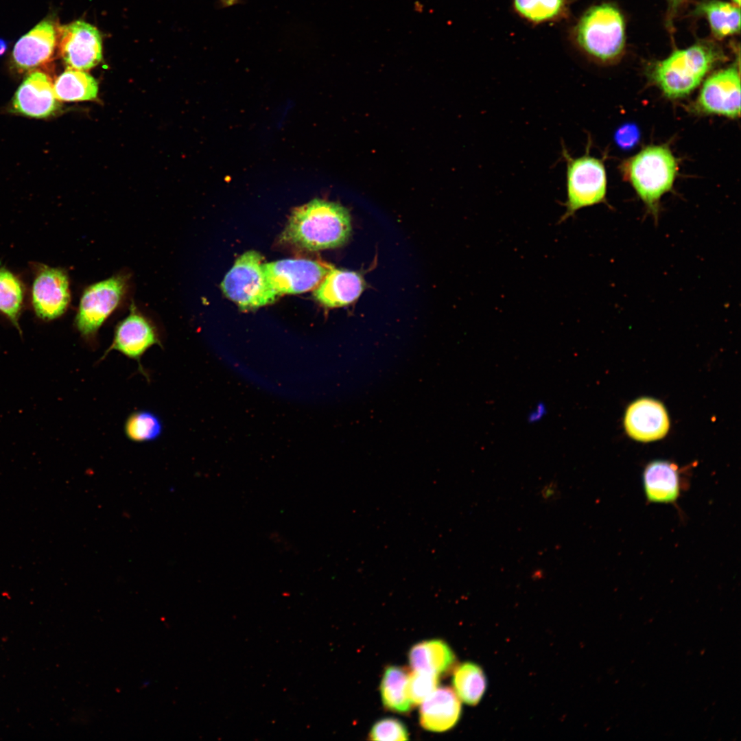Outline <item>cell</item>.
Masks as SVG:
<instances>
[{
    "label": "cell",
    "instance_id": "cell-10",
    "mask_svg": "<svg viewBox=\"0 0 741 741\" xmlns=\"http://www.w3.org/2000/svg\"><path fill=\"white\" fill-rule=\"evenodd\" d=\"M61 56L69 68L89 70L102 60V39L98 30L84 21H77L59 30Z\"/></svg>",
    "mask_w": 741,
    "mask_h": 741
},
{
    "label": "cell",
    "instance_id": "cell-36",
    "mask_svg": "<svg viewBox=\"0 0 741 741\" xmlns=\"http://www.w3.org/2000/svg\"><path fill=\"white\" fill-rule=\"evenodd\" d=\"M672 1H679V0H672Z\"/></svg>",
    "mask_w": 741,
    "mask_h": 741
},
{
    "label": "cell",
    "instance_id": "cell-16",
    "mask_svg": "<svg viewBox=\"0 0 741 741\" xmlns=\"http://www.w3.org/2000/svg\"><path fill=\"white\" fill-rule=\"evenodd\" d=\"M420 705V724L428 731H447L453 728L460 718V698L448 687H437Z\"/></svg>",
    "mask_w": 741,
    "mask_h": 741
},
{
    "label": "cell",
    "instance_id": "cell-6",
    "mask_svg": "<svg viewBox=\"0 0 741 741\" xmlns=\"http://www.w3.org/2000/svg\"><path fill=\"white\" fill-rule=\"evenodd\" d=\"M262 259L256 251L244 252L235 261L221 283L224 295L242 311L270 304L277 297L266 280Z\"/></svg>",
    "mask_w": 741,
    "mask_h": 741
},
{
    "label": "cell",
    "instance_id": "cell-25",
    "mask_svg": "<svg viewBox=\"0 0 741 741\" xmlns=\"http://www.w3.org/2000/svg\"><path fill=\"white\" fill-rule=\"evenodd\" d=\"M569 0H513L516 12L533 23L552 21L563 16Z\"/></svg>",
    "mask_w": 741,
    "mask_h": 741
},
{
    "label": "cell",
    "instance_id": "cell-2",
    "mask_svg": "<svg viewBox=\"0 0 741 741\" xmlns=\"http://www.w3.org/2000/svg\"><path fill=\"white\" fill-rule=\"evenodd\" d=\"M621 172L657 223L661 199L672 189L678 172L677 161L670 150L665 145L647 146L626 160Z\"/></svg>",
    "mask_w": 741,
    "mask_h": 741
},
{
    "label": "cell",
    "instance_id": "cell-11",
    "mask_svg": "<svg viewBox=\"0 0 741 741\" xmlns=\"http://www.w3.org/2000/svg\"><path fill=\"white\" fill-rule=\"evenodd\" d=\"M32 302L40 318L49 320L60 316L70 302L66 272L60 268L40 266L32 284Z\"/></svg>",
    "mask_w": 741,
    "mask_h": 741
},
{
    "label": "cell",
    "instance_id": "cell-35",
    "mask_svg": "<svg viewBox=\"0 0 741 741\" xmlns=\"http://www.w3.org/2000/svg\"><path fill=\"white\" fill-rule=\"evenodd\" d=\"M731 1H732L733 3H734L737 6L740 7V0H731Z\"/></svg>",
    "mask_w": 741,
    "mask_h": 741
},
{
    "label": "cell",
    "instance_id": "cell-1",
    "mask_svg": "<svg viewBox=\"0 0 741 741\" xmlns=\"http://www.w3.org/2000/svg\"><path fill=\"white\" fill-rule=\"evenodd\" d=\"M351 231V217L342 205L314 199L294 209L282 239L315 251L343 245Z\"/></svg>",
    "mask_w": 741,
    "mask_h": 741
},
{
    "label": "cell",
    "instance_id": "cell-13",
    "mask_svg": "<svg viewBox=\"0 0 741 741\" xmlns=\"http://www.w3.org/2000/svg\"><path fill=\"white\" fill-rule=\"evenodd\" d=\"M154 344H160L155 327L132 305L128 316L116 327L113 341L106 353L115 350L139 362L143 354Z\"/></svg>",
    "mask_w": 741,
    "mask_h": 741
},
{
    "label": "cell",
    "instance_id": "cell-21",
    "mask_svg": "<svg viewBox=\"0 0 741 741\" xmlns=\"http://www.w3.org/2000/svg\"><path fill=\"white\" fill-rule=\"evenodd\" d=\"M56 97L60 101L92 100L97 97L98 84L84 71L67 68L54 85Z\"/></svg>",
    "mask_w": 741,
    "mask_h": 741
},
{
    "label": "cell",
    "instance_id": "cell-23",
    "mask_svg": "<svg viewBox=\"0 0 741 741\" xmlns=\"http://www.w3.org/2000/svg\"><path fill=\"white\" fill-rule=\"evenodd\" d=\"M698 10L707 17L716 37L722 38L740 32V12L734 3L711 0L701 3Z\"/></svg>",
    "mask_w": 741,
    "mask_h": 741
},
{
    "label": "cell",
    "instance_id": "cell-3",
    "mask_svg": "<svg viewBox=\"0 0 741 741\" xmlns=\"http://www.w3.org/2000/svg\"><path fill=\"white\" fill-rule=\"evenodd\" d=\"M714 47L696 44L672 52L653 67L651 78L668 98L684 97L692 92L720 59Z\"/></svg>",
    "mask_w": 741,
    "mask_h": 741
},
{
    "label": "cell",
    "instance_id": "cell-5",
    "mask_svg": "<svg viewBox=\"0 0 741 741\" xmlns=\"http://www.w3.org/2000/svg\"><path fill=\"white\" fill-rule=\"evenodd\" d=\"M562 158L566 165L565 211L558 224L574 217L580 209L607 203V179L602 160L589 155L588 150L574 157L562 143Z\"/></svg>",
    "mask_w": 741,
    "mask_h": 741
},
{
    "label": "cell",
    "instance_id": "cell-28",
    "mask_svg": "<svg viewBox=\"0 0 741 741\" xmlns=\"http://www.w3.org/2000/svg\"><path fill=\"white\" fill-rule=\"evenodd\" d=\"M370 738L380 741H401L408 740V733L405 725L393 718H384L377 720L372 727Z\"/></svg>",
    "mask_w": 741,
    "mask_h": 741
},
{
    "label": "cell",
    "instance_id": "cell-18",
    "mask_svg": "<svg viewBox=\"0 0 741 741\" xmlns=\"http://www.w3.org/2000/svg\"><path fill=\"white\" fill-rule=\"evenodd\" d=\"M364 289L358 273L332 268L315 288L314 296L325 307H342L355 301Z\"/></svg>",
    "mask_w": 741,
    "mask_h": 741
},
{
    "label": "cell",
    "instance_id": "cell-17",
    "mask_svg": "<svg viewBox=\"0 0 741 741\" xmlns=\"http://www.w3.org/2000/svg\"><path fill=\"white\" fill-rule=\"evenodd\" d=\"M642 480L644 493L649 502L674 503L680 496V471L673 462L660 460L650 462L644 470Z\"/></svg>",
    "mask_w": 741,
    "mask_h": 741
},
{
    "label": "cell",
    "instance_id": "cell-31",
    "mask_svg": "<svg viewBox=\"0 0 741 741\" xmlns=\"http://www.w3.org/2000/svg\"><path fill=\"white\" fill-rule=\"evenodd\" d=\"M548 408L544 401H538L528 412L526 419L530 424L537 423L547 414Z\"/></svg>",
    "mask_w": 741,
    "mask_h": 741
},
{
    "label": "cell",
    "instance_id": "cell-27",
    "mask_svg": "<svg viewBox=\"0 0 741 741\" xmlns=\"http://www.w3.org/2000/svg\"><path fill=\"white\" fill-rule=\"evenodd\" d=\"M438 683V674L413 670L410 674L408 682V693L412 705L421 704L437 688Z\"/></svg>",
    "mask_w": 741,
    "mask_h": 741
},
{
    "label": "cell",
    "instance_id": "cell-4",
    "mask_svg": "<svg viewBox=\"0 0 741 741\" xmlns=\"http://www.w3.org/2000/svg\"><path fill=\"white\" fill-rule=\"evenodd\" d=\"M579 47L600 62H609L622 54L625 46V23L614 5L602 3L586 11L575 27Z\"/></svg>",
    "mask_w": 741,
    "mask_h": 741
},
{
    "label": "cell",
    "instance_id": "cell-19",
    "mask_svg": "<svg viewBox=\"0 0 741 741\" xmlns=\"http://www.w3.org/2000/svg\"><path fill=\"white\" fill-rule=\"evenodd\" d=\"M408 659L413 670L440 675L454 664L455 655L446 642L434 639L414 645L409 652Z\"/></svg>",
    "mask_w": 741,
    "mask_h": 741
},
{
    "label": "cell",
    "instance_id": "cell-30",
    "mask_svg": "<svg viewBox=\"0 0 741 741\" xmlns=\"http://www.w3.org/2000/svg\"><path fill=\"white\" fill-rule=\"evenodd\" d=\"M540 496L544 502L550 503L558 499L561 492L558 483L556 481H550L546 483L540 491Z\"/></svg>",
    "mask_w": 741,
    "mask_h": 741
},
{
    "label": "cell",
    "instance_id": "cell-34",
    "mask_svg": "<svg viewBox=\"0 0 741 741\" xmlns=\"http://www.w3.org/2000/svg\"><path fill=\"white\" fill-rule=\"evenodd\" d=\"M220 1L224 6H230L236 3L237 0H220Z\"/></svg>",
    "mask_w": 741,
    "mask_h": 741
},
{
    "label": "cell",
    "instance_id": "cell-12",
    "mask_svg": "<svg viewBox=\"0 0 741 741\" xmlns=\"http://www.w3.org/2000/svg\"><path fill=\"white\" fill-rule=\"evenodd\" d=\"M624 423L628 435L641 442L659 440L670 428L665 407L650 398H641L633 402L626 410Z\"/></svg>",
    "mask_w": 741,
    "mask_h": 741
},
{
    "label": "cell",
    "instance_id": "cell-32",
    "mask_svg": "<svg viewBox=\"0 0 741 741\" xmlns=\"http://www.w3.org/2000/svg\"><path fill=\"white\" fill-rule=\"evenodd\" d=\"M543 574H544V570L542 569L538 568V569H536L534 570L532 576L533 578H542L543 576Z\"/></svg>",
    "mask_w": 741,
    "mask_h": 741
},
{
    "label": "cell",
    "instance_id": "cell-8",
    "mask_svg": "<svg viewBox=\"0 0 741 741\" xmlns=\"http://www.w3.org/2000/svg\"><path fill=\"white\" fill-rule=\"evenodd\" d=\"M333 268L319 261L287 259L263 263L266 280L276 294H298L315 289Z\"/></svg>",
    "mask_w": 741,
    "mask_h": 741
},
{
    "label": "cell",
    "instance_id": "cell-9",
    "mask_svg": "<svg viewBox=\"0 0 741 741\" xmlns=\"http://www.w3.org/2000/svg\"><path fill=\"white\" fill-rule=\"evenodd\" d=\"M693 109L701 114L736 119L740 115V77L736 67L710 75L704 82Z\"/></svg>",
    "mask_w": 741,
    "mask_h": 741
},
{
    "label": "cell",
    "instance_id": "cell-22",
    "mask_svg": "<svg viewBox=\"0 0 741 741\" xmlns=\"http://www.w3.org/2000/svg\"><path fill=\"white\" fill-rule=\"evenodd\" d=\"M452 684L458 698L469 705H475L480 701L487 686L482 669L472 662L457 666L453 674Z\"/></svg>",
    "mask_w": 741,
    "mask_h": 741
},
{
    "label": "cell",
    "instance_id": "cell-33",
    "mask_svg": "<svg viewBox=\"0 0 741 741\" xmlns=\"http://www.w3.org/2000/svg\"><path fill=\"white\" fill-rule=\"evenodd\" d=\"M6 43L5 40L0 39V56L2 55L6 49Z\"/></svg>",
    "mask_w": 741,
    "mask_h": 741
},
{
    "label": "cell",
    "instance_id": "cell-20",
    "mask_svg": "<svg viewBox=\"0 0 741 741\" xmlns=\"http://www.w3.org/2000/svg\"><path fill=\"white\" fill-rule=\"evenodd\" d=\"M409 677L410 673L402 667L390 666L386 668L380 683L381 700L386 708L399 713L410 709Z\"/></svg>",
    "mask_w": 741,
    "mask_h": 741
},
{
    "label": "cell",
    "instance_id": "cell-7",
    "mask_svg": "<svg viewBox=\"0 0 741 741\" xmlns=\"http://www.w3.org/2000/svg\"><path fill=\"white\" fill-rule=\"evenodd\" d=\"M128 279L116 275L88 287L81 297L75 317L78 330L85 337L95 334L119 305L125 294Z\"/></svg>",
    "mask_w": 741,
    "mask_h": 741
},
{
    "label": "cell",
    "instance_id": "cell-29",
    "mask_svg": "<svg viewBox=\"0 0 741 741\" xmlns=\"http://www.w3.org/2000/svg\"><path fill=\"white\" fill-rule=\"evenodd\" d=\"M640 132L636 125L626 124L620 127L615 134V141L620 148L631 149L639 141Z\"/></svg>",
    "mask_w": 741,
    "mask_h": 741
},
{
    "label": "cell",
    "instance_id": "cell-14",
    "mask_svg": "<svg viewBox=\"0 0 741 741\" xmlns=\"http://www.w3.org/2000/svg\"><path fill=\"white\" fill-rule=\"evenodd\" d=\"M58 106L50 78L40 71L32 72L25 78L12 101L15 113L34 118L51 115Z\"/></svg>",
    "mask_w": 741,
    "mask_h": 741
},
{
    "label": "cell",
    "instance_id": "cell-26",
    "mask_svg": "<svg viewBox=\"0 0 741 741\" xmlns=\"http://www.w3.org/2000/svg\"><path fill=\"white\" fill-rule=\"evenodd\" d=\"M163 425L154 413L141 410L132 413L126 419L124 431L126 436L134 442H146L157 438Z\"/></svg>",
    "mask_w": 741,
    "mask_h": 741
},
{
    "label": "cell",
    "instance_id": "cell-24",
    "mask_svg": "<svg viewBox=\"0 0 741 741\" xmlns=\"http://www.w3.org/2000/svg\"><path fill=\"white\" fill-rule=\"evenodd\" d=\"M24 298L23 285L12 272L0 268V311L21 331L19 318Z\"/></svg>",
    "mask_w": 741,
    "mask_h": 741
},
{
    "label": "cell",
    "instance_id": "cell-15",
    "mask_svg": "<svg viewBox=\"0 0 741 741\" xmlns=\"http://www.w3.org/2000/svg\"><path fill=\"white\" fill-rule=\"evenodd\" d=\"M56 33L49 21H42L22 36L13 50V60L21 70H30L48 62L56 45Z\"/></svg>",
    "mask_w": 741,
    "mask_h": 741
}]
</instances>
